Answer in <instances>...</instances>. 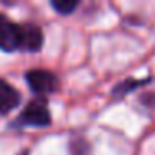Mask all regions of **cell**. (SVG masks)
<instances>
[{"label": "cell", "mask_w": 155, "mask_h": 155, "mask_svg": "<svg viewBox=\"0 0 155 155\" xmlns=\"http://www.w3.org/2000/svg\"><path fill=\"white\" fill-rule=\"evenodd\" d=\"M22 25L12 22L5 15L0 14V48L4 52L20 50Z\"/></svg>", "instance_id": "1"}, {"label": "cell", "mask_w": 155, "mask_h": 155, "mask_svg": "<svg viewBox=\"0 0 155 155\" xmlns=\"http://www.w3.org/2000/svg\"><path fill=\"white\" fill-rule=\"evenodd\" d=\"M18 122L22 125H30V127H45L50 124V112L44 102L34 100L24 108V112L18 117Z\"/></svg>", "instance_id": "2"}, {"label": "cell", "mask_w": 155, "mask_h": 155, "mask_svg": "<svg viewBox=\"0 0 155 155\" xmlns=\"http://www.w3.org/2000/svg\"><path fill=\"white\" fill-rule=\"evenodd\" d=\"M27 78V84L35 94H40V95H48L52 92L57 90V77L54 74H50L48 70H40V68H35V70L27 72L25 75Z\"/></svg>", "instance_id": "3"}, {"label": "cell", "mask_w": 155, "mask_h": 155, "mask_svg": "<svg viewBox=\"0 0 155 155\" xmlns=\"http://www.w3.org/2000/svg\"><path fill=\"white\" fill-rule=\"evenodd\" d=\"M44 45V34L42 28L34 24L22 25V40L20 50L24 52H38Z\"/></svg>", "instance_id": "4"}, {"label": "cell", "mask_w": 155, "mask_h": 155, "mask_svg": "<svg viewBox=\"0 0 155 155\" xmlns=\"http://www.w3.org/2000/svg\"><path fill=\"white\" fill-rule=\"evenodd\" d=\"M20 104V94L8 82L0 80V114L7 115Z\"/></svg>", "instance_id": "5"}, {"label": "cell", "mask_w": 155, "mask_h": 155, "mask_svg": "<svg viewBox=\"0 0 155 155\" xmlns=\"http://www.w3.org/2000/svg\"><path fill=\"white\" fill-rule=\"evenodd\" d=\"M77 5H78V2H75V0H55V2H52V7L62 15L72 14L77 8Z\"/></svg>", "instance_id": "6"}, {"label": "cell", "mask_w": 155, "mask_h": 155, "mask_svg": "<svg viewBox=\"0 0 155 155\" xmlns=\"http://www.w3.org/2000/svg\"><path fill=\"white\" fill-rule=\"evenodd\" d=\"M138 85V82H132V80H125V82H122L120 85H118L117 88L114 90V94L115 95H124V94H127L128 90H132L134 87H137Z\"/></svg>", "instance_id": "7"}]
</instances>
